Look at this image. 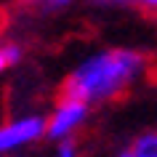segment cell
I'll return each instance as SVG.
<instances>
[{
    "mask_svg": "<svg viewBox=\"0 0 157 157\" xmlns=\"http://www.w3.org/2000/svg\"><path fill=\"white\" fill-rule=\"evenodd\" d=\"M115 157H133V155H131V149H123V152H117Z\"/></svg>",
    "mask_w": 157,
    "mask_h": 157,
    "instance_id": "11",
    "label": "cell"
},
{
    "mask_svg": "<svg viewBox=\"0 0 157 157\" xmlns=\"http://www.w3.org/2000/svg\"><path fill=\"white\" fill-rule=\"evenodd\" d=\"M104 6H112V8H125V6H133V0H99Z\"/></svg>",
    "mask_w": 157,
    "mask_h": 157,
    "instance_id": "9",
    "label": "cell"
},
{
    "mask_svg": "<svg viewBox=\"0 0 157 157\" xmlns=\"http://www.w3.org/2000/svg\"><path fill=\"white\" fill-rule=\"evenodd\" d=\"M149 53L141 48L115 45L99 48L83 56L69 69L61 83V96L85 101L88 107H99L120 99L133 85H139L149 75Z\"/></svg>",
    "mask_w": 157,
    "mask_h": 157,
    "instance_id": "1",
    "label": "cell"
},
{
    "mask_svg": "<svg viewBox=\"0 0 157 157\" xmlns=\"http://www.w3.org/2000/svg\"><path fill=\"white\" fill-rule=\"evenodd\" d=\"M8 59H6V53H3V45H0V75H3V72H6V69H8Z\"/></svg>",
    "mask_w": 157,
    "mask_h": 157,
    "instance_id": "10",
    "label": "cell"
},
{
    "mask_svg": "<svg viewBox=\"0 0 157 157\" xmlns=\"http://www.w3.org/2000/svg\"><path fill=\"white\" fill-rule=\"evenodd\" d=\"M72 3H75V0H37V6H43L48 13H53V11H64V8H69Z\"/></svg>",
    "mask_w": 157,
    "mask_h": 157,
    "instance_id": "7",
    "label": "cell"
},
{
    "mask_svg": "<svg viewBox=\"0 0 157 157\" xmlns=\"http://www.w3.org/2000/svg\"><path fill=\"white\" fill-rule=\"evenodd\" d=\"M133 6L141 8L144 13H157V0H133Z\"/></svg>",
    "mask_w": 157,
    "mask_h": 157,
    "instance_id": "8",
    "label": "cell"
},
{
    "mask_svg": "<svg viewBox=\"0 0 157 157\" xmlns=\"http://www.w3.org/2000/svg\"><path fill=\"white\" fill-rule=\"evenodd\" d=\"M56 157H80V144L75 139L56 141Z\"/></svg>",
    "mask_w": 157,
    "mask_h": 157,
    "instance_id": "5",
    "label": "cell"
},
{
    "mask_svg": "<svg viewBox=\"0 0 157 157\" xmlns=\"http://www.w3.org/2000/svg\"><path fill=\"white\" fill-rule=\"evenodd\" d=\"M3 53H6V59H8V64H19L21 61V56H24V51H21V45L19 43H3Z\"/></svg>",
    "mask_w": 157,
    "mask_h": 157,
    "instance_id": "6",
    "label": "cell"
},
{
    "mask_svg": "<svg viewBox=\"0 0 157 157\" xmlns=\"http://www.w3.org/2000/svg\"><path fill=\"white\" fill-rule=\"evenodd\" d=\"M91 117V107L80 99L72 96H59V101L51 107V112L45 115V136L51 141H64V139H75V133L80 131Z\"/></svg>",
    "mask_w": 157,
    "mask_h": 157,
    "instance_id": "3",
    "label": "cell"
},
{
    "mask_svg": "<svg viewBox=\"0 0 157 157\" xmlns=\"http://www.w3.org/2000/svg\"><path fill=\"white\" fill-rule=\"evenodd\" d=\"M45 128L48 123H45V115L40 112H24V115H16L0 123V157L32 147L40 139H48Z\"/></svg>",
    "mask_w": 157,
    "mask_h": 157,
    "instance_id": "2",
    "label": "cell"
},
{
    "mask_svg": "<svg viewBox=\"0 0 157 157\" xmlns=\"http://www.w3.org/2000/svg\"><path fill=\"white\" fill-rule=\"evenodd\" d=\"M128 149H131L133 157H157V128L139 133Z\"/></svg>",
    "mask_w": 157,
    "mask_h": 157,
    "instance_id": "4",
    "label": "cell"
}]
</instances>
